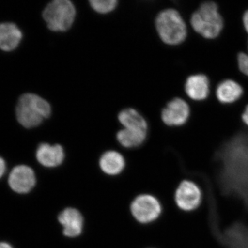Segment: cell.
I'll list each match as a JSON object with an SVG mask.
<instances>
[{"instance_id": "cell-1", "label": "cell", "mask_w": 248, "mask_h": 248, "mask_svg": "<svg viewBox=\"0 0 248 248\" xmlns=\"http://www.w3.org/2000/svg\"><path fill=\"white\" fill-rule=\"evenodd\" d=\"M217 156L222 192L239 199L248 208V135L239 134L232 138L222 146Z\"/></svg>"}, {"instance_id": "cell-2", "label": "cell", "mask_w": 248, "mask_h": 248, "mask_svg": "<svg viewBox=\"0 0 248 248\" xmlns=\"http://www.w3.org/2000/svg\"><path fill=\"white\" fill-rule=\"evenodd\" d=\"M51 114V107L44 98L32 93L23 94L16 107L18 122L26 128L40 125Z\"/></svg>"}, {"instance_id": "cell-3", "label": "cell", "mask_w": 248, "mask_h": 248, "mask_svg": "<svg viewBox=\"0 0 248 248\" xmlns=\"http://www.w3.org/2000/svg\"><path fill=\"white\" fill-rule=\"evenodd\" d=\"M160 38L170 45H177L185 40L187 29L184 19L176 10L161 11L155 21Z\"/></svg>"}, {"instance_id": "cell-4", "label": "cell", "mask_w": 248, "mask_h": 248, "mask_svg": "<svg viewBox=\"0 0 248 248\" xmlns=\"http://www.w3.org/2000/svg\"><path fill=\"white\" fill-rule=\"evenodd\" d=\"M191 24L198 33L205 38H215L223 29V22L218 6L213 1H206L191 17Z\"/></svg>"}, {"instance_id": "cell-5", "label": "cell", "mask_w": 248, "mask_h": 248, "mask_svg": "<svg viewBox=\"0 0 248 248\" xmlns=\"http://www.w3.org/2000/svg\"><path fill=\"white\" fill-rule=\"evenodd\" d=\"M76 9L69 0H54L43 11V18L47 27L55 32H64L74 22Z\"/></svg>"}, {"instance_id": "cell-6", "label": "cell", "mask_w": 248, "mask_h": 248, "mask_svg": "<svg viewBox=\"0 0 248 248\" xmlns=\"http://www.w3.org/2000/svg\"><path fill=\"white\" fill-rule=\"evenodd\" d=\"M132 214L135 219L141 223H148L156 220L161 213L159 201L150 195H141L135 199L131 204Z\"/></svg>"}, {"instance_id": "cell-7", "label": "cell", "mask_w": 248, "mask_h": 248, "mask_svg": "<svg viewBox=\"0 0 248 248\" xmlns=\"http://www.w3.org/2000/svg\"><path fill=\"white\" fill-rule=\"evenodd\" d=\"M8 183L11 190L16 193H29L35 186V172L29 166L19 165L10 172Z\"/></svg>"}, {"instance_id": "cell-8", "label": "cell", "mask_w": 248, "mask_h": 248, "mask_svg": "<svg viewBox=\"0 0 248 248\" xmlns=\"http://www.w3.org/2000/svg\"><path fill=\"white\" fill-rule=\"evenodd\" d=\"M202 194L200 187L195 183L184 181L178 187L175 200L178 206L185 211H192L200 206Z\"/></svg>"}, {"instance_id": "cell-9", "label": "cell", "mask_w": 248, "mask_h": 248, "mask_svg": "<svg viewBox=\"0 0 248 248\" xmlns=\"http://www.w3.org/2000/svg\"><path fill=\"white\" fill-rule=\"evenodd\" d=\"M225 248H248V227L236 223L224 231L213 232Z\"/></svg>"}, {"instance_id": "cell-10", "label": "cell", "mask_w": 248, "mask_h": 248, "mask_svg": "<svg viewBox=\"0 0 248 248\" xmlns=\"http://www.w3.org/2000/svg\"><path fill=\"white\" fill-rule=\"evenodd\" d=\"M190 115V108L185 101L175 98L167 104L161 112V119L166 125L179 126L186 123Z\"/></svg>"}, {"instance_id": "cell-11", "label": "cell", "mask_w": 248, "mask_h": 248, "mask_svg": "<svg viewBox=\"0 0 248 248\" xmlns=\"http://www.w3.org/2000/svg\"><path fill=\"white\" fill-rule=\"evenodd\" d=\"M58 221L63 226V234L68 237H78L82 232L84 218L76 209L68 208L63 210L59 215Z\"/></svg>"}, {"instance_id": "cell-12", "label": "cell", "mask_w": 248, "mask_h": 248, "mask_svg": "<svg viewBox=\"0 0 248 248\" xmlns=\"http://www.w3.org/2000/svg\"><path fill=\"white\" fill-rule=\"evenodd\" d=\"M63 148L59 144L41 143L36 151V158L42 166L46 168H55L60 166L64 160Z\"/></svg>"}, {"instance_id": "cell-13", "label": "cell", "mask_w": 248, "mask_h": 248, "mask_svg": "<svg viewBox=\"0 0 248 248\" xmlns=\"http://www.w3.org/2000/svg\"><path fill=\"white\" fill-rule=\"evenodd\" d=\"M22 37V31L14 23L0 24V49L3 51L11 52L17 48Z\"/></svg>"}, {"instance_id": "cell-14", "label": "cell", "mask_w": 248, "mask_h": 248, "mask_svg": "<svg viewBox=\"0 0 248 248\" xmlns=\"http://www.w3.org/2000/svg\"><path fill=\"white\" fill-rule=\"evenodd\" d=\"M186 92L194 100H203L208 97L210 91V84L206 76L195 75L189 77L186 83Z\"/></svg>"}, {"instance_id": "cell-15", "label": "cell", "mask_w": 248, "mask_h": 248, "mask_svg": "<svg viewBox=\"0 0 248 248\" xmlns=\"http://www.w3.org/2000/svg\"><path fill=\"white\" fill-rule=\"evenodd\" d=\"M118 120L124 128L148 132V124L146 120L135 109L126 108L121 111Z\"/></svg>"}, {"instance_id": "cell-16", "label": "cell", "mask_w": 248, "mask_h": 248, "mask_svg": "<svg viewBox=\"0 0 248 248\" xmlns=\"http://www.w3.org/2000/svg\"><path fill=\"white\" fill-rule=\"evenodd\" d=\"M99 166L106 174L117 175L125 167V160L120 153L114 151H108L101 156Z\"/></svg>"}, {"instance_id": "cell-17", "label": "cell", "mask_w": 248, "mask_h": 248, "mask_svg": "<svg viewBox=\"0 0 248 248\" xmlns=\"http://www.w3.org/2000/svg\"><path fill=\"white\" fill-rule=\"evenodd\" d=\"M242 94V87L231 79L222 81L217 89V97L223 104H231L238 100Z\"/></svg>"}, {"instance_id": "cell-18", "label": "cell", "mask_w": 248, "mask_h": 248, "mask_svg": "<svg viewBox=\"0 0 248 248\" xmlns=\"http://www.w3.org/2000/svg\"><path fill=\"white\" fill-rule=\"evenodd\" d=\"M148 132L138 131L124 128L117 134V141L125 148H135L140 146L146 139Z\"/></svg>"}, {"instance_id": "cell-19", "label": "cell", "mask_w": 248, "mask_h": 248, "mask_svg": "<svg viewBox=\"0 0 248 248\" xmlns=\"http://www.w3.org/2000/svg\"><path fill=\"white\" fill-rule=\"evenodd\" d=\"M89 2L93 10L101 14L112 12L117 5L116 0H91Z\"/></svg>"}, {"instance_id": "cell-20", "label": "cell", "mask_w": 248, "mask_h": 248, "mask_svg": "<svg viewBox=\"0 0 248 248\" xmlns=\"http://www.w3.org/2000/svg\"><path fill=\"white\" fill-rule=\"evenodd\" d=\"M238 63L241 71L248 76V55L241 53L238 55Z\"/></svg>"}, {"instance_id": "cell-21", "label": "cell", "mask_w": 248, "mask_h": 248, "mask_svg": "<svg viewBox=\"0 0 248 248\" xmlns=\"http://www.w3.org/2000/svg\"><path fill=\"white\" fill-rule=\"evenodd\" d=\"M6 171V164L5 160L0 156V179L3 177Z\"/></svg>"}, {"instance_id": "cell-22", "label": "cell", "mask_w": 248, "mask_h": 248, "mask_svg": "<svg viewBox=\"0 0 248 248\" xmlns=\"http://www.w3.org/2000/svg\"><path fill=\"white\" fill-rule=\"evenodd\" d=\"M243 19H244L245 29H246V31L248 32V10L245 13Z\"/></svg>"}, {"instance_id": "cell-23", "label": "cell", "mask_w": 248, "mask_h": 248, "mask_svg": "<svg viewBox=\"0 0 248 248\" xmlns=\"http://www.w3.org/2000/svg\"><path fill=\"white\" fill-rule=\"evenodd\" d=\"M242 119L245 122V124H247L248 125V105L246 107V110H245L244 114L242 115Z\"/></svg>"}, {"instance_id": "cell-24", "label": "cell", "mask_w": 248, "mask_h": 248, "mask_svg": "<svg viewBox=\"0 0 248 248\" xmlns=\"http://www.w3.org/2000/svg\"><path fill=\"white\" fill-rule=\"evenodd\" d=\"M0 248H14V247L9 243L1 241L0 242Z\"/></svg>"}]
</instances>
